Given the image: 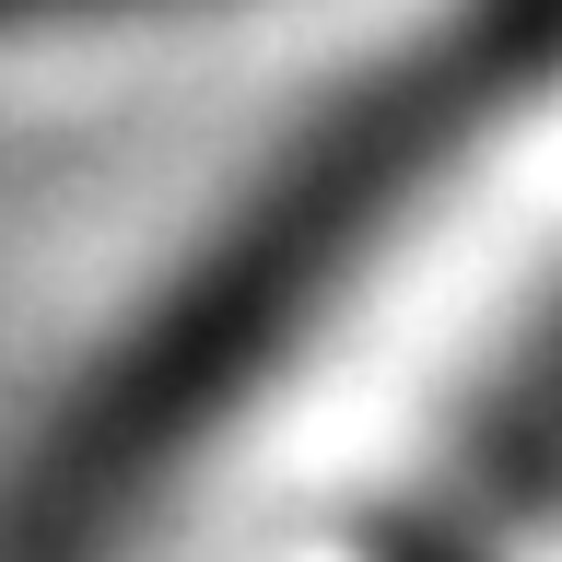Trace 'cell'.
Listing matches in <instances>:
<instances>
[{
	"mask_svg": "<svg viewBox=\"0 0 562 562\" xmlns=\"http://www.w3.org/2000/svg\"><path fill=\"white\" fill-rule=\"evenodd\" d=\"M562 70V0H469L398 70L351 82L340 117L293 140V165L200 246V270L105 351V375L47 422L0 504V562H105L176 469L270 386V363L340 305V270L422 200V176Z\"/></svg>",
	"mask_w": 562,
	"mask_h": 562,
	"instance_id": "6da1fadb",
	"label": "cell"
},
{
	"mask_svg": "<svg viewBox=\"0 0 562 562\" xmlns=\"http://www.w3.org/2000/svg\"><path fill=\"white\" fill-rule=\"evenodd\" d=\"M492 457H504V481H551V469H562V328H551V351L527 363V386L504 398Z\"/></svg>",
	"mask_w": 562,
	"mask_h": 562,
	"instance_id": "7a4b0ae2",
	"label": "cell"
},
{
	"mask_svg": "<svg viewBox=\"0 0 562 562\" xmlns=\"http://www.w3.org/2000/svg\"><path fill=\"white\" fill-rule=\"evenodd\" d=\"M105 12H165V0H0V35H47V24H105Z\"/></svg>",
	"mask_w": 562,
	"mask_h": 562,
	"instance_id": "3957f363",
	"label": "cell"
}]
</instances>
